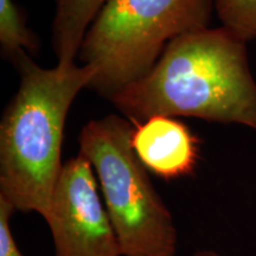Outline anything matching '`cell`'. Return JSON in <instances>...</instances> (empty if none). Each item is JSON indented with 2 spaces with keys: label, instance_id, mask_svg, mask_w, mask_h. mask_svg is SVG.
Listing matches in <instances>:
<instances>
[{
  "label": "cell",
  "instance_id": "obj_8",
  "mask_svg": "<svg viewBox=\"0 0 256 256\" xmlns=\"http://www.w3.org/2000/svg\"><path fill=\"white\" fill-rule=\"evenodd\" d=\"M0 46L5 58L16 64L26 51L37 52L40 42L26 26L25 16L14 0H0Z\"/></svg>",
  "mask_w": 256,
  "mask_h": 256
},
{
  "label": "cell",
  "instance_id": "obj_6",
  "mask_svg": "<svg viewBox=\"0 0 256 256\" xmlns=\"http://www.w3.org/2000/svg\"><path fill=\"white\" fill-rule=\"evenodd\" d=\"M133 124L132 147L147 171L165 180L194 174L200 140L186 124L165 115Z\"/></svg>",
  "mask_w": 256,
  "mask_h": 256
},
{
  "label": "cell",
  "instance_id": "obj_2",
  "mask_svg": "<svg viewBox=\"0 0 256 256\" xmlns=\"http://www.w3.org/2000/svg\"><path fill=\"white\" fill-rule=\"evenodd\" d=\"M14 66L20 83L0 122V198L46 220L63 168L66 115L96 70L76 63L40 68L28 55Z\"/></svg>",
  "mask_w": 256,
  "mask_h": 256
},
{
  "label": "cell",
  "instance_id": "obj_1",
  "mask_svg": "<svg viewBox=\"0 0 256 256\" xmlns=\"http://www.w3.org/2000/svg\"><path fill=\"white\" fill-rule=\"evenodd\" d=\"M246 44L222 25L186 32L170 42L151 72L110 101L132 122L192 116L256 130V81Z\"/></svg>",
  "mask_w": 256,
  "mask_h": 256
},
{
  "label": "cell",
  "instance_id": "obj_3",
  "mask_svg": "<svg viewBox=\"0 0 256 256\" xmlns=\"http://www.w3.org/2000/svg\"><path fill=\"white\" fill-rule=\"evenodd\" d=\"M214 0H106L78 60L96 70L89 86L107 98L147 75L170 42L209 26Z\"/></svg>",
  "mask_w": 256,
  "mask_h": 256
},
{
  "label": "cell",
  "instance_id": "obj_10",
  "mask_svg": "<svg viewBox=\"0 0 256 256\" xmlns=\"http://www.w3.org/2000/svg\"><path fill=\"white\" fill-rule=\"evenodd\" d=\"M14 211L8 202L0 198V256H24L10 228V218Z\"/></svg>",
  "mask_w": 256,
  "mask_h": 256
},
{
  "label": "cell",
  "instance_id": "obj_4",
  "mask_svg": "<svg viewBox=\"0 0 256 256\" xmlns=\"http://www.w3.org/2000/svg\"><path fill=\"white\" fill-rule=\"evenodd\" d=\"M133 130L132 121L115 114L89 121L80 154L94 168L122 256H177L174 217L134 152Z\"/></svg>",
  "mask_w": 256,
  "mask_h": 256
},
{
  "label": "cell",
  "instance_id": "obj_5",
  "mask_svg": "<svg viewBox=\"0 0 256 256\" xmlns=\"http://www.w3.org/2000/svg\"><path fill=\"white\" fill-rule=\"evenodd\" d=\"M46 222L55 256H122L94 168L80 153L63 164Z\"/></svg>",
  "mask_w": 256,
  "mask_h": 256
},
{
  "label": "cell",
  "instance_id": "obj_9",
  "mask_svg": "<svg viewBox=\"0 0 256 256\" xmlns=\"http://www.w3.org/2000/svg\"><path fill=\"white\" fill-rule=\"evenodd\" d=\"M222 26L242 40H256V0H214Z\"/></svg>",
  "mask_w": 256,
  "mask_h": 256
},
{
  "label": "cell",
  "instance_id": "obj_7",
  "mask_svg": "<svg viewBox=\"0 0 256 256\" xmlns=\"http://www.w3.org/2000/svg\"><path fill=\"white\" fill-rule=\"evenodd\" d=\"M106 0H55L56 11L51 26V42L57 64L70 66L78 57L89 26Z\"/></svg>",
  "mask_w": 256,
  "mask_h": 256
},
{
  "label": "cell",
  "instance_id": "obj_11",
  "mask_svg": "<svg viewBox=\"0 0 256 256\" xmlns=\"http://www.w3.org/2000/svg\"><path fill=\"white\" fill-rule=\"evenodd\" d=\"M190 256H222L218 252L214 250V249H200V250L194 252Z\"/></svg>",
  "mask_w": 256,
  "mask_h": 256
}]
</instances>
